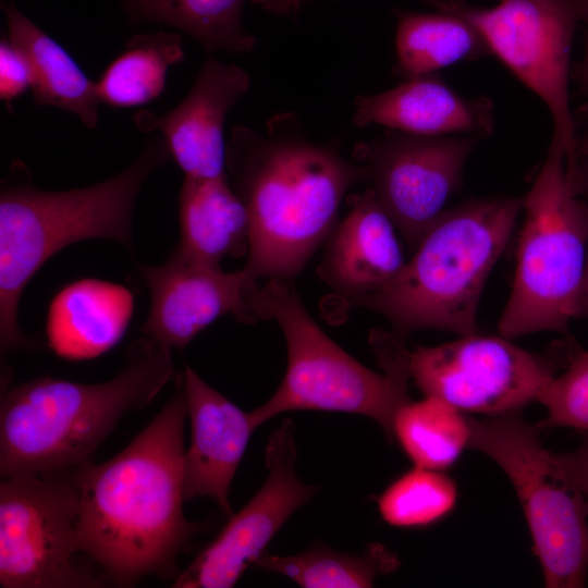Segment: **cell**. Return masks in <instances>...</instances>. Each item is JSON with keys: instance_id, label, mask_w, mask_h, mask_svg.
Wrapping results in <instances>:
<instances>
[{"instance_id": "obj_2", "label": "cell", "mask_w": 588, "mask_h": 588, "mask_svg": "<svg viewBox=\"0 0 588 588\" xmlns=\"http://www.w3.org/2000/svg\"><path fill=\"white\" fill-rule=\"evenodd\" d=\"M226 167L249 219L243 269L255 281H293L336 224L347 191L366 182L364 168L335 144H318L297 119L280 113L265 131L233 128Z\"/></svg>"}, {"instance_id": "obj_25", "label": "cell", "mask_w": 588, "mask_h": 588, "mask_svg": "<svg viewBox=\"0 0 588 588\" xmlns=\"http://www.w3.org/2000/svg\"><path fill=\"white\" fill-rule=\"evenodd\" d=\"M470 434L469 417L430 395L404 404L394 417L392 430L414 466L441 471L469 446Z\"/></svg>"}, {"instance_id": "obj_9", "label": "cell", "mask_w": 588, "mask_h": 588, "mask_svg": "<svg viewBox=\"0 0 588 588\" xmlns=\"http://www.w3.org/2000/svg\"><path fill=\"white\" fill-rule=\"evenodd\" d=\"M428 4L469 23L491 53L541 98L551 112L553 137L564 146L567 163L578 166L568 78L576 28L588 23V0H500L489 9L464 0H429Z\"/></svg>"}, {"instance_id": "obj_20", "label": "cell", "mask_w": 588, "mask_h": 588, "mask_svg": "<svg viewBox=\"0 0 588 588\" xmlns=\"http://www.w3.org/2000/svg\"><path fill=\"white\" fill-rule=\"evenodd\" d=\"M180 241L175 250L194 260L220 266L226 257L247 254L249 219L228 176H185L179 194Z\"/></svg>"}, {"instance_id": "obj_34", "label": "cell", "mask_w": 588, "mask_h": 588, "mask_svg": "<svg viewBox=\"0 0 588 588\" xmlns=\"http://www.w3.org/2000/svg\"><path fill=\"white\" fill-rule=\"evenodd\" d=\"M576 150L579 159L588 160V126L583 134L577 135Z\"/></svg>"}, {"instance_id": "obj_8", "label": "cell", "mask_w": 588, "mask_h": 588, "mask_svg": "<svg viewBox=\"0 0 588 588\" xmlns=\"http://www.w3.org/2000/svg\"><path fill=\"white\" fill-rule=\"evenodd\" d=\"M470 449L492 458L522 503L544 583L583 587L588 576V503L518 413L470 418Z\"/></svg>"}, {"instance_id": "obj_28", "label": "cell", "mask_w": 588, "mask_h": 588, "mask_svg": "<svg viewBox=\"0 0 588 588\" xmlns=\"http://www.w3.org/2000/svg\"><path fill=\"white\" fill-rule=\"evenodd\" d=\"M566 346L565 370L554 375L537 397L547 409L541 425L588 432V351L572 340Z\"/></svg>"}, {"instance_id": "obj_22", "label": "cell", "mask_w": 588, "mask_h": 588, "mask_svg": "<svg viewBox=\"0 0 588 588\" xmlns=\"http://www.w3.org/2000/svg\"><path fill=\"white\" fill-rule=\"evenodd\" d=\"M395 16V71L405 79L492 54L478 30L458 16L407 11Z\"/></svg>"}, {"instance_id": "obj_13", "label": "cell", "mask_w": 588, "mask_h": 588, "mask_svg": "<svg viewBox=\"0 0 588 588\" xmlns=\"http://www.w3.org/2000/svg\"><path fill=\"white\" fill-rule=\"evenodd\" d=\"M295 427L283 419L266 449L268 477L261 488L194 561L174 579V588H231L255 564L287 518L318 487L296 474Z\"/></svg>"}, {"instance_id": "obj_14", "label": "cell", "mask_w": 588, "mask_h": 588, "mask_svg": "<svg viewBox=\"0 0 588 588\" xmlns=\"http://www.w3.org/2000/svg\"><path fill=\"white\" fill-rule=\"evenodd\" d=\"M137 268L150 292L149 314L139 331L170 348L184 350L224 315L256 322L249 296L258 284L243 268L226 272L175 249L162 265Z\"/></svg>"}, {"instance_id": "obj_30", "label": "cell", "mask_w": 588, "mask_h": 588, "mask_svg": "<svg viewBox=\"0 0 588 588\" xmlns=\"http://www.w3.org/2000/svg\"><path fill=\"white\" fill-rule=\"evenodd\" d=\"M556 457L568 478L578 487L588 503V432L575 450L556 454Z\"/></svg>"}, {"instance_id": "obj_18", "label": "cell", "mask_w": 588, "mask_h": 588, "mask_svg": "<svg viewBox=\"0 0 588 588\" xmlns=\"http://www.w3.org/2000/svg\"><path fill=\"white\" fill-rule=\"evenodd\" d=\"M353 123L358 127L380 124L417 135L489 136L494 128L489 98H466L433 73L406 78L384 93L358 96Z\"/></svg>"}, {"instance_id": "obj_10", "label": "cell", "mask_w": 588, "mask_h": 588, "mask_svg": "<svg viewBox=\"0 0 588 588\" xmlns=\"http://www.w3.org/2000/svg\"><path fill=\"white\" fill-rule=\"evenodd\" d=\"M74 467L2 477L0 483V586L94 588L108 580L76 561L83 552L76 522Z\"/></svg>"}, {"instance_id": "obj_7", "label": "cell", "mask_w": 588, "mask_h": 588, "mask_svg": "<svg viewBox=\"0 0 588 588\" xmlns=\"http://www.w3.org/2000/svg\"><path fill=\"white\" fill-rule=\"evenodd\" d=\"M256 321L273 319L287 347V368L273 395L250 412L256 429L290 411L367 416L392 438L399 409L409 400L408 376L395 367L370 370L332 341L306 310L292 281L269 279L249 297Z\"/></svg>"}, {"instance_id": "obj_23", "label": "cell", "mask_w": 588, "mask_h": 588, "mask_svg": "<svg viewBox=\"0 0 588 588\" xmlns=\"http://www.w3.org/2000/svg\"><path fill=\"white\" fill-rule=\"evenodd\" d=\"M245 0H120L133 24L160 23L194 37L207 53L255 49L257 39L242 21Z\"/></svg>"}, {"instance_id": "obj_32", "label": "cell", "mask_w": 588, "mask_h": 588, "mask_svg": "<svg viewBox=\"0 0 588 588\" xmlns=\"http://www.w3.org/2000/svg\"><path fill=\"white\" fill-rule=\"evenodd\" d=\"M579 160H580V166H581V170L584 174L585 196L588 200V160H585V159H579ZM578 318L588 319V253H587V259H586L583 286H581V292H580Z\"/></svg>"}, {"instance_id": "obj_3", "label": "cell", "mask_w": 588, "mask_h": 588, "mask_svg": "<svg viewBox=\"0 0 588 588\" xmlns=\"http://www.w3.org/2000/svg\"><path fill=\"white\" fill-rule=\"evenodd\" d=\"M124 368L101 383L42 377L0 402V474L36 475L87 461L128 412L147 406L174 375L171 348L144 335Z\"/></svg>"}, {"instance_id": "obj_31", "label": "cell", "mask_w": 588, "mask_h": 588, "mask_svg": "<svg viewBox=\"0 0 588 588\" xmlns=\"http://www.w3.org/2000/svg\"><path fill=\"white\" fill-rule=\"evenodd\" d=\"M303 1L305 0H250L264 11L277 15L296 13ZM419 1L424 2L425 0Z\"/></svg>"}, {"instance_id": "obj_24", "label": "cell", "mask_w": 588, "mask_h": 588, "mask_svg": "<svg viewBox=\"0 0 588 588\" xmlns=\"http://www.w3.org/2000/svg\"><path fill=\"white\" fill-rule=\"evenodd\" d=\"M183 58L177 33L135 35L96 82L98 97L113 108L147 103L163 91L169 69Z\"/></svg>"}, {"instance_id": "obj_11", "label": "cell", "mask_w": 588, "mask_h": 588, "mask_svg": "<svg viewBox=\"0 0 588 588\" xmlns=\"http://www.w3.org/2000/svg\"><path fill=\"white\" fill-rule=\"evenodd\" d=\"M387 351L425 395L488 417L520 412L555 375L550 362L504 336L475 333L408 351L391 335Z\"/></svg>"}, {"instance_id": "obj_6", "label": "cell", "mask_w": 588, "mask_h": 588, "mask_svg": "<svg viewBox=\"0 0 588 588\" xmlns=\"http://www.w3.org/2000/svg\"><path fill=\"white\" fill-rule=\"evenodd\" d=\"M584 195V174L569 172L565 148L552 137L543 166L524 196L514 282L498 323L502 336L566 333L578 318L588 253Z\"/></svg>"}, {"instance_id": "obj_27", "label": "cell", "mask_w": 588, "mask_h": 588, "mask_svg": "<svg viewBox=\"0 0 588 588\" xmlns=\"http://www.w3.org/2000/svg\"><path fill=\"white\" fill-rule=\"evenodd\" d=\"M455 482L443 471L414 466L379 497L381 517L403 528L425 527L441 520L455 506Z\"/></svg>"}, {"instance_id": "obj_26", "label": "cell", "mask_w": 588, "mask_h": 588, "mask_svg": "<svg viewBox=\"0 0 588 588\" xmlns=\"http://www.w3.org/2000/svg\"><path fill=\"white\" fill-rule=\"evenodd\" d=\"M254 565L305 588H366L372 587L379 575L394 572L399 559L384 546L373 542L360 554L341 553L322 546L293 555L265 551Z\"/></svg>"}, {"instance_id": "obj_19", "label": "cell", "mask_w": 588, "mask_h": 588, "mask_svg": "<svg viewBox=\"0 0 588 588\" xmlns=\"http://www.w3.org/2000/svg\"><path fill=\"white\" fill-rule=\"evenodd\" d=\"M133 313L134 296L124 285L95 278L77 280L49 305L48 346L64 359L95 358L123 339Z\"/></svg>"}, {"instance_id": "obj_1", "label": "cell", "mask_w": 588, "mask_h": 588, "mask_svg": "<svg viewBox=\"0 0 588 588\" xmlns=\"http://www.w3.org/2000/svg\"><path fill=\"white\" fill-rule=\"evenodd\" d=\"M186 418L180 375L174 394L126 448L74 467L82 551L115 586L176 577L179 553L203 529L183 514Z\"/></svg>"}, {"instance_id": "obj_29", "label": "cell", "mask_w": 588, "mask_h": 588, "mask_svg": "<svg viewBox=\"0 0 588 588\" xmlns=\"http://www.w3.org/2000/svg\"><path fill=\"white\" fill-rule=\"evenodd\" d=\"M33 75L25 54L4 36L0 40V99L10 103L28 88Z\"/></svg>"}, {"instance_id": "obj_12", "label": "cell", "mask_w": 588, "mask_h": 588, "mask_svg": "<svg viewBox=\"0 0 588 588\" xmlns=\"http://www.w3.org/2000/svg\"><path fill=\"white\" fill-rule=\"evenodd\" d=\"M479 136H429L391 131L355 146L376 195L411 248L462 186L463 170Z\"/></svg>"}, {"instance_id": "obj_15", "label": "cell", "mask_w": 588, "mask_h": 588, "mask_svg": "<svg viewBox=\"0 0 588 588\" xmlns=\"http://www.w3.org/2000/svg\"><path fill=\"white\" fill-rule=\"evenodd\" d=\"M249 85V75L243 69L209 58L180 105L162 115L139 110L134 124L140 132L162 134L170 156L185 176H224L225 117Z\"/></svg>"}, {"instance_id": "obj_17", "label": "cell", "mask_w": 588, "mask_h": 588, "mask_svg": "<svg viewBox=\"0 0 588 588\" xmlns=\"http://www.w3.org/2000/svg\"><path fill=\"white\" fill-rule=\"evenodd\" d=\"M347 205L317 268L319 279L344 299L381 289L405 265L395 225L373 188L350 195Z\"/></svg>"}, {"instance_id": "obj_33", "label": "cell", "mask_w": 588, "mask_h": 588, "mask_svg": "<svg viewBox=\"0 0 588 588\" xmlns=\"http://www.w3.org/2000/svg\"><path fill=\"white\" fill-rule=\"evenodd\" d=\"M572 76L576 79L581 94L588 98V36L584 57L574 66Z\"/></svg>"}, {"instance_id": "obj_21", "label": "cell", "mask_w": 588, "mask_h": 588, "mask_svg": "<svg viewBox=\"0 0 588 588\" xmlns=\"http://www.w3.org/2000/svg\"><path fill=\"white\" fill-rule=\"evenodd\" d=\"M9 39L27 58L33 75V100L74 113L87 128L96 127L101 103L90 81L68 51L20 11L2 3Z\"/></svg>"}, {"instance_id": "obj_16", "label": "cell", "mask_w": 588, "mask_h": 588, "mask_svg": "<svg viewBox=\"0 0 588 588\" xmlns=\"http://www.w3.org/2000/svg\"><path fill=\"white\" fill-rule=\"evenodd\" d=\"M191 421V444L185 451V501L208 497L232 515V480L256 429L244 412L205 382L192 368L181 375Z\"/></svg>"}, {"instance_id": "obj_4", "label": "cell", "mask_w": 588, "mask_h": 588, "mask_svg": "<svg viewBox=\"0 0 588 588\" xmlns=\"http://www.w3.org/2000/svg\"><path fill=\"white\" fill-rule=\"evenodd\" d=\"M170 157L166 142L155 138L130 167L94 185L50 192L12 176L4 182L0 192L2 355L37 347L19 326V305L29 281L54 254L90 238L111 240L133 250L135 201L149 174Z\"/></svg>"}, {"instance_id": "obj_5", "label": "cell", "mask_w": 588, "mask_h": 588, "mask_svg": "<svg viewBox=\"0 0 588 588\" xmlns=\"http://www.w3.org/2000/svg\"><path fill=\"white\" fill-rule=\"evenodd\" d=\"M523 209L524 197L495 196L444 210L389 283L345 303L382 315L401 341L426 329L475 334L482 290Z\"/></svg>"}]
</instances>
